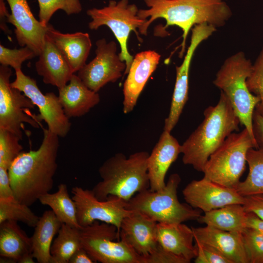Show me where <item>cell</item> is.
Segmentation results:
<instances>
[{
    "label": "cell",
    "instance_id": "cell-1",
    "mask_svg": "<svg viewBox=\"0 0 263 263\" xmlns=\"http://www.w3.org/2000/svg\"><path fill=\"white\" fill-rule=\"evenodd\" d=\"M43 130L39 147L21 152L8 169L15 199L29 207L52 189L57 169L59 136L48 129Z\"/></svg>",
    "mask_w": 263,
    "mask_h": 263
},
{
    "label": "cell",
    "instance_id": "cell-2",
    "mask_svg": "<svg viewBox=\"0 0 263 263\" xmlns=\"http://www.w3.org/2000/svg\"><path fill=\"white\" fill-rule=\"evenodd\" d=\"M147 9H139L137 15L147 19L139 30L146 36L150 25L155 19L166 20L164 29L176 26L183 32L179 57L186 51V41L190 30L196 25L207 23L216 28L224 26L232 12L227 0H144Z\"/></svg>",
    "mask_w": 263,
    "mask_h": 263
},
{
    "label": "cell",
    "instance_id": "cell-3",
    "mask_svg": "<svg viewBox=\"0 0 263 263\" xmlns=\"http://www.w3.org/2000/svg\"><path fill=\"white\" fill-rule=\"evenodd\" d=\"M204 119L181 145L182 161L197 171L203 172L209 156L241 124L226 95L221 91L218 102L207 107Z\"/></svg>",
    "mask_w": 263,
    "mask_h": 263
},
{
    "label": "cell",
    "instance_id": "cell-4",
    "mask_svg": "<svg viewBox=\"0 0 263 263\" xmlns=\"http://www.w3.org/2000/svg\"><path fill=\"white\" fill-rule=\"evenodd\" d=\"M149 155L148 152L141 151L127 158L117 153L107 159L98 169L102 180L92 189L95 197L104 201L113 195L128 202L135 194L149 189Z\"/></svg>",
    "mask_w": 263,
    "mask_h": 263
},
{
    "label": "cell",
    "instance_id": "cell-5",
    "mask_svg": "<svg viewBox=\"0 0 263 263\" xmlns=\"http://www.w3.org/2000/svg\"><path fill=\"white\" fill-rule=\"evenodd\" d=\"M252 66L245 54L238 52L225 60L213 82L226 95L241 124L257 143L253 131L252 118L260 99L250 92L246 84Z\"/></svg>",
    "mask_w": 263,
    "mask_h": 263
},
{
    "label": "cell",
    "instance_id": "cell-6",
    "mask_svg": "<svg viewBox=\"0 0 263 263\" xmlns=\"http://www.w3.org/2000/svg\"><path fill=\"white\" fill-rule=\"evenodd\" d=\"M181 180L178 174H171L164 188L156 191L149 188L136 193L127 202L126 208L157 223H181L197 220L201 215V210L178 200L177 189Z\"/></svg>",
    "mask_w": 263,
    "mask_h": 263
},
{
    "label": "cell",
    "instance_id": "cell-7",
    "mask_svg": "<svg viewBox=\"0 0 263 263\" xmlns=\"http://www.w3.org/2000/svg\"><path fill=\"white\" fill-rule=\"evenodd\" d=\"M253 148L259 146L246 128L232 133L209 156L203 172L204 177L235 188L245 169L247 152Z\"/></svg>",
    "mask_w": 263,
    "mask_h": 263
},
{
    "label": "cell",
    "instance_id": "cell-8",
    "mask_svg": "<svg viewBox=\"0 0 263 263\" xmlns=\"http://www.w3.org/2000/svg\"><path fill=\"white\" fill-rule=\"evenodd\" d=\"M138 10L135 4L129 3V0H111L106 6L87 11V15L92 19L88 23L90 30H97L102 26H107L115 37L120 46L119 56L126 65L124 75L128 74L133 59L128 48L129 35L133 31L138 40L142 42L137 29L139 30L147 20L138 16Z\"/></svg>",
    "mask_w": 263,
    "mask_h": 263
},
{
    "label": "cell",
    "instance_id": "cell-9",
    "mask_svg": "<svg viewBox=\"0 0 263 263\" xmlns=\"http://www.w3.org/2000/svg\"><path fill=\"white\" fill-rule=\"evenodd\" d=\"M82 247L94 263H142V256L120 239L115 225L95 221L80 229Z\"/></svg>",
    "mask_w": 263,
    "mask_h": 263
},
{
    "label": "cell",
    "instance_id": "cell-10",
    "mask_svg": "<svg viewBox=\"0 0 263 263\" xmlns=\"http://www.w3.org/2000/svg\"><path fill=\"white\" fill-rule=\"evenodd\" d=\"M12 70L0 66V129L8 130L22 139L24 123L38 128L37 115L30 112L35 105L19 90L11 86Z\"/></svg>",
    "mask_w": 263,
    "mask_h": 263
},
{
    "label": "cell",
    "instance_id": "cell-11",
    "mask_svg": "<svg viewBox=\"0 0 263 263\" xmlns=\"http://www.w3.org/2000/svg\"><path fill=\"white\" fill-rule=\"evenodd\" d=\"M71 192L81 228L98 221L115 225L119 232L123 220L132 212L126 208L127 202L115 196L110 195L106 200L100 201L92 190L78 186L73 187Z\"/></svg>",
    "mask_w": 263,
    "mask_h": 263
},
{
    "label": "cell",
    "instance_id": "cell-12",
    "mask_svg": "<svg viewBox=\"0 0 263 263\" xmlns=\"http://www.w3.org/2000/svg\"><path fill=\"white\" fill-rule=\"evenodd\" d=\"M15 72L16 77L11 85L37 106L39 112L37 115L38 121H44L49 131L59 137H65L70 130L71 123L64 112L58 96L53 92L43 94L34 79L25 75L21 70Z\"/></svg>",
    "mask_w": 263,
    "mask_h": 263
},
{
    "label": "cell",
    "instance_id": "cell-13",
    "mask_svg": "<svg viewBox=\"0 0 263 263\" xmlns=\"http://www.w3.org/2000/svg\"><path fill=\"white\" fill-rule=\"evenodd\" d=\"M95 44V57L78 71L77 75L89 89L97 93L108 83L120 78L126 65L117 53L115 41L108 42L103 38Z\"/></svg>",
    "mask_w": 263,
    "mask_h": 263
},
{
    "label": "cell",
    "instance_id": "cell-14",
    "mask_svg": "<svg viewBox=\"0 0 263 263\" xmlns=\"http://www.w3.org/2000/svg\"><path fill=\"white\" fill-rule=\"evenodd\" d=\"M217 30L207 23L195 25L191 29L190 42L182 64L176 67V76L169 113L165 120L164 130L169 132L177 124L188 99V78L191 62L199 45Z\"/></svg>",
    "mask_w": 263,
    "mask_h": 263
},
{
    "label": "cell",
    "instance_id": "cell-15",
    "mask_svg": "<svg viewBox=\"0 0 263 263\" xmlns=\"http://www.w3.org/2000/svg\"><path fill=\"white\" fill-rule=\"evenodd\" d=\"M186 202L204 212L231 204H243L244 197L235 188H228L205 177L189 183L182 190Z\"/></svg>",
    "mask_w": 263,
    "mask_h": 263
},
{
    "label": "cell",
    "instance_id": "cell-16",
    "mask_svg": "<svg viewBox=\"0 0 263 263\" xmlns=\"http://www.w3.org/2000/svg\"><path fill=\"white\" fill-rule=\"evenodd\" d=\"M11 10L8 22L13 24L18 44L27 46L38 56L44 46L48 25H43L31 12L27 0H5Z\"/></svg>",
    "mask_w": 263,
    "mask_h": 263
},
{
    "label": "cell",
    "instance_id": "cell-17",
    "mask_svg": "<svg viewBox=\"0 0 263 263\" xmlns=\"http://www.w3.org/2000/svg\"><path fill=\"white\" fill-rule=\"evenodd\" d=\"M161 55L153 50L137 53L130 68L123 86V111L131 112L149 78L159 64Z\"/></svg>",
    "mask_w": 263,
    "mask_h": 263
},
{
    "label": "cell",
    "instance_id": "cell-18",
    "mask_svg": "<svg viewBox=\"0 0 263 263\" xmlns=\"http://www.w3.org/2000/svg\"><path fill=\"white\" fill-rule=\"evenodd\" d=\"M157 224L156 221L146 216L132 211L121 223L120 239L125 241L143 259L155 251L159 245L156 237Z\"/></svg>",
    "mask_w": 263,
    "mask_h": 263
},
{
    "label": "cell",
    "instance_id": "cell-19",
    "mask_svg": "<svg viewBox=\"0 0 263 263\" xmlns=\"http://www.w3.org/2000/svg\"><path fill=\"white\" fill-rule=\"evenodd\" d=\"M181 145L170 132L164 130L147 160L149 189L156 191L166 186L165 176L171 165L177 159Z\"/></svg>",
    "mask_w": 263,
    "mask_h": 263
},
{
    "label": "cell",
    "instance_id": "cell-20",
    "mask_svg": "<svg viewBox=\"0 0 263 263\" xmlns=\"http://www.w3.org/2000/svg\"><path fill=\"white\" fill-rule=\"evenodd\" d=\"M191 227L194 238L213 246L232 263H249L241 232L223 230L208 225Z\"/></svg>",
    "mask_w": 263,
    "mask_h": 263
},
{
    "label": "cell",
    "instance_id": "cell-21",
    "mask_svg": "<svg viewBox=\"0 0 263 263\" xmlns=\"http://www.w3.org/2000/svg\"><path fill=\"white\" fill-rule=\"evenodd\" d=\"M46 35L64 57L74 73L86 64L92 46L87 33H62L48 24Z\"/></svg>",
    "mask_w": 263,
    "mask_h": 263
},
{
    "label": "cell",
    "instance_id": "cell-22",
    "mask_svg": "<svg viewBox=\"0 0 263 263\" xmlns=\"http://www.w3.org/2000/svg\"><path fill=\"white\" fill-rule=\"evenodd\" d=\"M156 237L164 249L189 263L197 256L192 227L181 223H157Z\"/></svg>",
    "mask_w": 263,
    "mask_h": 263
},
{
    "label": "cell",
    "instance_id": "cell-23",
    "mask_svg": "<svg viewBox=\"0 0 263 263\" xmlns=\"http://www.w3.org/2000/svg\"><path fill=\"white\" fill-rule=\"evenodd\" d=\"M58 98L66 115L82 116L97 105L99 94L89 89L77 75H72L69 83L58 89Z\"/></svg>",
    "mask_w": 263,
    "mask_h": 263
},
{
    "label": "cell",
    "instance_id": "cell-24",
    "mask_svg": "<svg viewBox=\"0 0 263 263\" xmlns=\"http://www.w3.org/2000/svg\"><path fill=\"white\" fill-rule=\"evenodd\" d=\"M36 62L37 74L42 76L46 84L56 86L59 89L69 82L74 74L69 64L47 36L43 49Z\"/></svg>",
    "mask_w": 263,
    "mask_h": 263
},
{
    "label": "cell",
    "instance_id": "cell-25",
    "mask_svg": "<svg viewBox=\"0 0 263 263\" xmlns=\"http://www.w3.org/2000/svg\"><path fill=\"white\" fill-rule=\"evenodd\" d=\"M63 223L52 210L44 212L35 227L32 240V253L39 263H52L51 247L53 240Z\"/></svg>",
    "mask_w": 263,
    "mask_h": 263
},
{
    "label": "cell",
    "instance_id": "cell-26",
    "mask_svg": "<svg viewBox=\"0 0 263 263\" xmlns=\"http://www.w3.org/2000/svg\"><path fill=\"white\" fill-rule=\"evenodd\" d=\"M32 253V240L17 221L0 224V257L18 262L24 255Z\"/></svg>",
    "mask_w": 263,
    "mask_h": 263
},
{
    "label": "cell",
    "instance_id": "cell-27",
    "mask_svg": "<svg viewBox=\"0 0 263 263\" xmlns=\"http://www.w3.org/2000/svg\"><path fill=\"white\" fill-rule=\"evenodd\" d=\"M204 213L197 221L206 225L241 233L247 227L248 212L242 204L228 205Z\"/></svg>",
    "mask_w": 263,
    "mask_h": 263
},
{
    "label": "cell",
    "instance_id": "cell-28",
    "mask_svg": "<svg viewBox=\"0 0 263 263\" xmlns=\"http://www.w3.org/2000/svg\"><path fill=\"white\" fill-rule=\"evenodd\" d=\"M38 200L41 204L50 207L62 223L81 228L77 221L75 202L70 197L66 184H60L56 192L47 193Z\"/></svg>",
    "mask_w": 263,
    "mask_h": 263
},
{
    "label": "cell",
    "instance_id": "cell-29",
    "mask_svg": "<svg viewBox=\"0 0 263 263\" xmlns=\"http://www.w3.org/2000/svg\"><path fill=\"white\" fill-rule=\"evenodd\" d=\"M246 161L249 167L248 175L235 188L244 197L263 194V146L249 149Z\"/></svg>",
    "mask_w": 263,
    "mask_h": 263
},
{
    "label": "cell",
    "instance_id": "cell-30",
    "mask_svg": "<svg viewBox=\"0 0 263 263\" xmlns=\"http://www.w3.org/2000/svg\"><path fill=\"white\" fill-rule=\"evenodd\" d=\"M80 229L62 224L51 247L52 263H68L72 255L82 247Z\"/></svg>",
    "mask_w": 263,
    "mask_h": 263
},
{
    "label": "cell",
    "instance_id": "cell-31",
    "mask_svg": "<svg viewBox=\"0 0 263 263\" xmlns=\"http://www.w3.org/2000/svg\"><path fill=\"white\" fill-rule=\"evenodd\" d=\"M39 217L30 208L29 206L16 199L12 201L0 200V224L6 221H20L29 227H35Z\"/></svg>",
    "mask_w": 263,
    "mask_h": 263
},
{
    "label": "cell",
    "instance_id": "cell-32",
    "mask_svg": "<svg viewBox=\"0 0 263 263\" xmlns=\"http://www.w3.org/2000/svg\"><path fill=\"white\" fill-rule=\"evenodd\" d=\"M39 6V20L44 26L54 13L59 10L63 11L67 15L79 14L82 11L79 0H37Z\"/></svg>",
    "mask_w": 263,
    "mask_h": 263
},
{
    "label": "cell",
    "instance_id": "cell-33",
    "mask_svg": "<svg viewBox=\"0 0 263 263\" xmlns=\"http://www.w3.org/2000/svg\"><path fill=\"white\" fill-rule=\"evenodd\" d=\"M20 140L12 132L0 129V167L8 170L14 160L22 151Z\"/></svg>",
    "mask_w": 263,
    "mask_h": 263
},
{
    "label": "cell",
    "instance_id": "cell-34",
    "mask_svg": "<svg viewBox=\"0 0 263 263\" xmlns=\"http://www.w3.org/2000/svg\"><path fill=\"white\" fill-rule=\"evenodd\" d=\"M246 84L250 92L259 98V103L255 111L263 116V47L253 64L252 72L246 79Z\"/></svg>",
    "mask_w": 263,
    "mask_h": 263
},
{
    "label": "cell",
    "instance_id": "cell-35",
    "mask_svg": "<svg viewBox=\"0 0 263 263\" xmlns=\"http://www.w3.org/2000/svg\"><path fill=\"white\" fill-rule=\"evenodd\" d=\"M242 234L249 263H263V232L247 227Z\"/></svg>",
    "mask_w": 263,
    "mask_h": 263
},
{
    "label": "cell",
    "instance_id": "cell-36",
    "mask_svg": "<svg viewBox=\"0 0 263 263\" xmlns=\"http://www.w3.org/2000/svg\"><path fill=\"white\" fill-rule=\"evenodd\" d=\"M37 56L35 52L27 46L19 49H9L0 45V64L10 66L15 71L21 70L23 62Z\"/></svg>",
    "mask_w": 263,
    "mask_h": 263
},
{
    "label": "cell",
    "instance_id": "cell-37",
    "mask_svg": "<svg viewBox=\"0 0 263 263\" xmlns=\"http://www.w3.org/2000/svg\"><path fill=\"white\" fill-rule=\"evenodd\" d=\"M197 256L195 263H232L227 257L213 246L194 238Z\"/></svg>",
    "mask_w": 263,
    "mask_h": 263
},
{
    "label": "cell",
    "instance_id": "cell-38",
    "mask_svg": "<svg viewBox=\"0 0 263 263\" xmlns=\"http://www.w3.org/2000/svg\"><path fill=\"white\" fill-rule=\"evenodd\" d=\"M143 263H187L184 259L172 254L159 244L156 249L143 259Z\"/></svg>",
    "mask_w": 263,
    "mask_h": 263
},
{
    "label": "cell",
    "instance_id": "cell-39",
    "mask_svg": "<svg viewBox=\"0 0 263 263\" xmlns=\"http://www.w3.org/2000/svg\"><path fill=\"white\" fill-rule=\"evenodd\" d=\"M243 205L246 212L253 213L263 220V194L244 196Z\"/></svg>",
    "mask_w": 263,
    "mask_h": 263
},
{
    "label": "cell",
    "instance_id": "cell-40",
    "mask_svg": "<svg viewBox=\"0 0 263 263\" xmlns=\"http://www.w3.org/2000/svg\"><path fill=\"white\" fill-rule=\"evenodd\" d=\"M15 200L11 186L8 170L0 167V200Z\"/></svg>",
    "mask_w": 263,
    "mask_h": 263
},
{
    "label": "cell",
    "instance_id": "cell-41",
    "mask_svg": "<svg viewBox=\"0 0 263 263\" xmlns=\"http://www.w3.org/2000/svg\"><path fill=\"white\" fill-rule=\"evenodd\" d=\"M253 131L259 147L263 146V116L254 111L253 118Z\"/></svg>",
    "mask_w": 263,
    "mask_h": 263
},
{
    "label": "cell",
    "instance_id": "cell-42",
    "mask_svg": "<svg viewBox=\"0 0 263 263\" xmlns=\"http://www.w3.org/2000/svg\"><path fill=\"white\" fill-rule=\"evenodd\" d=\"M69 263H94L86 250L82 247L77 249L71 256Z\"/></svg>",
    "mask_w": 263,
    "mask_h": 263
},
{
    "label": "cell",
    "instance_id": "cell-43",
    "mask_svg": "<svg viewBox=\"0 0 263 263\" xmlns=\"http://www.w3.org/2000/svg\"><path fill=\"white\" fill-rule=\"evenodd\" d=\"M247 227L263 232V220L251 212H248Z\"/></svg>",
    "mask_w": 263,
    "mask_h": 263
},
{
    "label": "cell",
    "instance_id": "cell-44",
    "mask_svg": "<svg viewBox=\"0 0 263 263\" xmlns=\"http://www.w3.org/2000/svg\"><path fill=\"white\" fill-rule=\"evenodd\" d=\"M9 15L10 14L5 6L4 0H0V28L6 34L10 33L9 30L6 25V22H8Z\"/></svg>",
    "mask_w": 263,
    "mask_h": 263
},
{
    "label": "cell",
    "instance_id": "cell-45",
    "mask_svg": "<svg viewBox=\"0 0 263 263\" xmlns=\"http://www.w3.org/2000/svg\"><path fill=\"white\" fill-rule=\"evenodd\" d=\"M34 257L32 253L23 256L18 261L19 263H34Z\"/></svg>",
    "mask_w": 263,
    "mask_h": 263
}]
</instances>
